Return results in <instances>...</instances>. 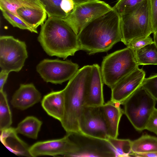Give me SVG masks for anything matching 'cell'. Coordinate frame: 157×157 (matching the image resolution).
Returning <instances> with one entry per match:
<instances>
[{"mask_svg": "<svg viewBox=\"0 0 157 157\" xmlns=\"http://www.w3.org/2000/svg\"><path fill=\"white\" fill-rule=\"evenodd\" d=\"M79 127L80 132L85 135L106 140L109 137L100 106H84Z\"/></svg>", "mask_w": 157, "mask_h": 157, "instance_id": "8fae6325", "label": "cell"}, {"mask_svg": "<svg viewBox=\"0 0 157 157\" xmlns=\"http://www.w3.org/2000/svg\"><path fill=\"white\" fill-rule=\"evenodd\" d=\"M112 8L104 2L96 0L76 5L71 13L62 19L78 35L90 21Z\"/></svg>", "mask_w": 157, "mask_h": 157, "instance_id": "30bf717a", "label": "cell"}, {"mask_svg": "<svg viewBox=\"0 0 157 157\" xmlns=\"http://www.w3.org/2000/svg\"><path fill=\"white\" fill-rule=\"evenodd\" d=\"M103 83L101 67L97 64H93L85 95V106H99L104 104Z\"/></svg>", "mask_w": 157, "mask_h": 157, "instance_id": "5bb4252c", "label": "cell"}, {"mask_svg": "<svg viewBox=\"0 0 157 157\" xmlns=\"http://www.w3.org/2000/svg\"><path fill=\"white\" fill-rule=\"evenodd\" d=\"M44 6L48 17H54L63 19L67 15L62 10L63 0H39Z\"/></svg>", "mask_w": 157, "mask_h": 157, "instance_id": "484cf974", "label": "cell"}, {"mask_svg": "<svg viewBox=\"0 0 157 157\" xmlns=\"http://www.w3.org/2000/svg\"><path fill=\"white\" fill-rule=\"evenodd\" d=\"M76 6L73 0H63L61 7L62 10L67 15L74 11Z\"/></svg>", "mask_w": 157, "mask_h": 157, "instance_id": "d6a6232c", "label": "cell"}, {"mask_svg": "<svg viewBox=\"0 0 157 157\" xmlns=\"http://www.w3.org/2000/svg\"><path fill=\"white\" fill-rule=\"evenodd\" d=\"M42 122L33 116L26 117L15 128L17 133L29 138L36 139L42 124Z\"/></svg>", "mask_w": 157, "mask_h": 157, "instance_id": "ffe728a7", "label": "cell"}, {"mask_svg": "<svg viewBox=\"0 0 157 157\" xmlns=\"http://www.w3.org/2000/svg\"><path fill=\"white\" fill-rule=\"evenodd\" d=\"M154 42L157 47V31L153 33Z\"/></svg>", "mask_w": 157, "mask_h": 157, "instance_id": "8d00e7d4", "label": "cell"}, {"mask_svg": "<svg viewBox=\"0 0 157 157\" xmlns=\"http://www.w3.org/2000/svg\"><path fill=\"white\" fill-rule=\"evenodd\" d=\"M96 0H73L76 5H80Z\"/></svg>", "mask_w": 157, "mask_h": 157, "instance_id": "d590c367", "label": "cell"}, {"mask_svg": "<svg viewBox=\"0 0 157 157\" xmlns=\"http://www.w3.org/2000/svg\"><path fill=\"white\" fill-rule=\"evenodd\" d=\"M145 129L157 135V109L155 108L151 115Z\"/></svg>", "mask_w": 157, "mask_h": 157, "instance_id": "4dcf8cb0", "label": "cell"}, {"mask_svg": "<svg viewBox=\"0 0 157 157\" xmlns=\"http://www.w3.org/2000/svg\"><path fill=\"white\" fill-rule=\"evenodd\" d=\"M141 86L157 101V74L145 78Z\"/></svg>", "mask_w": 157, "mask_h": 157, "instance_id": "f1b7e54d", "label": "cell"}, {"mask_svg": "<svg viewBox=\"0 0 157 157\" xmlns=\"http://www.w3.org/2000/svg\"><path fill=\"white\" fill-rule=\"evenodd\" d=\"M144 0H118L115 5L112 8L120 15Z\"/></svg>", "mask_w": 157, "mask_h": 157, "instance_id": "83f0119b", "label": "cell"}, {"mask_svg": "<svg viewBox=\"0 0 157 157\" xmlns=\"http://www.w3.org/2000/svg\"><path fill=\"white\" fill-rule=\"evenodd\" d=\"M26 7L45 10L39 0H0L1 10L7 11L19 18L17 10L19 8Z\"/></svg>", "mask_w": 157, "mask_h": 157, "instance_id": "44dd1931", "label": "cell"}, {"mask_svg": "<svg viewBox=\"0 0 157 157\" xmlns=\"http://www.w3.org/2000/svg\"><path fill=\"white\" fill-rule=\"evenodd\" d=\"M145 73L137 67L111 88L110 100L122 105L124 101L141 86Z\"/></svg>", "mask_w": 157, "mask_h": 157, "instance_id": "4fadbf2b", "label": "cell"}, {"mask_svg": "<svg viewBox=\"0 0 157 157\" xmlns=\"http://www.w3.org/2000/svg\"><path fill=\"white\" fill-rule=\"evenodd\" d=\"M78 149L76 145L67 134L61 139L37 142L29 147V151L31 157L60 155L70 157Z\"/></svg>", "mask_w": 157, "mask_h": 157, "instance_id": "7c38bea8", "label": "cell"}, {"mask_svg": "<svg viewBox=\"0 0 157 157\" xmlns=\"http://www.w3.org/2000/svg\"><path fill=\"white\" fill-rule=\"evenodd\" d=\"M15 128L10 127L1 131L2 143L12 152L16 155L31 157L29 147L17 136Z\"/></svg>", "mask_w": 157, "mask_h": 157, "instance_id": "ac0fdd59", "label": "cell"}, {"mask_svg": "<svg viewBox=\"0 0 157 157\" xmlns=\"http://www.w3.org/2000/svg\"><path fill=\"white\" fill-rule=\"evenodd\" d=\"M28 57L25 42L11 36L0 37V67L9 73L19 71Z\"/></svg>", "mask_w": 157, "mask_h": 157, "instance_id": "52a82bcc", "label": "cell"}, {"mask_svg": "<svg viewBox=\"0 0 157 157\" xmlns=\"http://www.w3.org/2000/svg\"><path fill=\"white\" fill-rule=\"evenodd\" d=\"M107 140L113 149L116 154V157L133 156L134 153L131 148L132 141L130 140L109 137Z\"/></svg>", "mask_w": 157, "mask_h": 157, "instance_id": "d4e9b609", "label": "cell"}, {"mask_svg": "<svg viewBox=\"0 0 157 157\" xmlns=\"http://www.w3.org/2000/svg\"><path fill=\"white\" fill-rule=\"evenodd\" d=\"M12 123L11 112L6 93L0 91V130L1 131L10 127Z\"/></svg>", "mask_w": 157, "mask_h": 157, "instance_id": "cb8c5ba5", "label": "cell"}, {"mask_svg": "<svg viewBox=\"0 0 157 157\" xmlns=\"http://www.w3.org/2000/svg\"><path fill=\"white\" fill-rule=\"evenodd\" d=\"M120 16L121 41L125 45L133 39L152 33L150 0H145Z\"/></svg>", "mask_w": 157, "mask_h": 157, "instance_id": "277c9868", "label": "cell"}, {"mask_svg": "<svg viewBox=\"0 0 157 157\" xmlns=\"http://www.w3.org/2000/svg\"><path fill=\"white\" fill-rule=\"evenodd\" d=\"M132 150L134 154L157 151V137L148 134L142 135L132 141Z\"/></svg>", "mask_w": 157, "mask_h": 157, "instance_id": "7402d4cb", "label": "cell"}, {"mask_svg": "<svg viewBox=\"0 0 157 157\" xmlns=\"http://www.w3.org/2000/svg\"><path fill=\"white\" fill-rule=\"evenodd\" d=\"M91 68L92 65H87L79 69L63 90L65 108L64 115L60 122L67 134L80 132L79 120L85 106Z\"/></svg>", "mask_w": 157, "mask_h": 157, "instance_id": "3957f363", "label": "cell"}, {"mask_svg": "<svg viewBox=\"0 0 157 157\" xmlns=\"http://www.w3.org/2000/svg\"><path fill=\"white\" fill-rule=\"evenodd\" d=\"M77 146V151L70 157H116L107 140L84 134L80 132L67 134Z\"/></svg>", "mask_w": 157, "mask_h": 157, "instance_id": "9c48e42d", "label": "cell"}, {"mask_svg": "<svg viewBox=\"0 0 157 157\" xmlns=\"http://www.w3.org/2000/svg\"><path fill=\"white\" fill-rule=\"evenodd\" d=\"M133 156L136 157H157V151L146 153L134 154Z\"/></svg>", "mask_w": 157, "mask_h": 157, "instance_id": "e575fe53", "label": "cell"}, {"mask_svg": "<svg viewBox=\"0 0 157 157\" xmlns=\"http://www.w3.org/2000/svg\"><path fill=\"white\" fill-rule=\"evenodd\" d=\"M50 56L66 59L80 50L78 35L62 19L49 17L41 25L37 38Z\"/></svg>", "mask_w": 157, "mask_h": 157, "instance_id": "7a4b0ae2", "label": "cell"}, {"mask_svg": "<svg viewBox=\"0 0 157 157\" xmlns=\"http://www.w3.org/2000/svg\"><path fill=\"white\" fill-rule=\"evenodd\" d=\"M78 37L80 50L89 55L107 52L121 41L120 15L112 8L86 24Z\"/></svg>", "mask_w": 157, "mask_h": 157, "instance_id": "6da1fadb", "label": "cell"}, {"mask_svg": "<svg viewBox=\"0 0 157 157\" xmlns=\"http://www.w3.org/2000/svg\"><path fill=\"white\" fill-rule=\"evenodd\" d=\"M17 12L19 18L37 32V27L44 23L47 15L44 9L28 7L19 8Z\"/></svg>", "mask_w": 157, "mask_h": 157, "instance_id": "d6986e66", "label": "cell"}, {"mask_svg": "<svg viewBox=\"0 0 157 157\" xmlns=\"http://www.w3.org/2000/svg\"><path fill=\"white\" fill-rule=\"evenodd\" d=\"M154 42L152 38L149 35L133 39L129 41L126 45L127 47L135 51Z\"/></svg>", "mask_w": 157, "mask_h": 157, "instance_id": "f546056e", "label": "cell"}, {"mask_svg": "<svg viewBox=\"0 0 157 157\" xmlns=\"http://www.w3.org/2000/svg\"><path fill=\"white\" fill-rule=\"evenodd\" d=\"M79 66L70 60L44 59L37 65L36 70L47 82L61 84L70 80L78 70Z\"/></svg>", "mask_w": 157, "mask_h": 157, "instance_id": "ba28073f", "label": "cell"}, {"mask_svg": "<svg viewBox=\"0 0 157 157\" xmlns=\"http://www.w3.org/2000/svg\"><path fill=\"white\" fill-rule=\"evenodd\" d=\"M138 66L134 50L128 47L109 54L101 67L103 83L111 88Z\"/></svg>", "mask_w": 157, "mask_h": 157, "instance_id": "5b68a950", "label": "cell"}, {"mask_svg": "<svg viewBox=\"0 0 157 157\" xmlns=\"http://www.w3.org/2000/svg\"><path fill=\"white\" fill-rule=\"evenodd\" d=\"M134 51L139 65H157V47L154 42Z\"/></svg>", "mask_w": 157, "mask_h": 157, "instance_id": "603a6c76", "label": "cell"}, {"mask_svg": "<svg viewBox=\"0 0 157 157\" xmlns=\"http://www.w3.org/2000/svg\"><path fill=\"white\" fill-rule=\"evenodd\" d=\"M41 98L40 93L33 83L21 84L13 95L11 103L13 107L23 110L39 102Z\"/></svg>", "mask_w": 157, "mask_h": 157, "instance_id": "9a60e30c", "label": "cell"}, {"mask_svg": "<svg viewBox=\"0 0 157 157\" xmlns=\"http://www.w3.org/2000/svg\"><path fill=\"white\" fill-rule=\"evenodd\" d=\"M1 11L4 18L14 27L22 29L27 30L31 32L38 33V32L34 30L20 19L10 12L5 10H1Z\"/></svg>", "mask_w": 157, "mask_h": 157, "instance_id": "4316f807", "label": "cell"}, {"mask_svg": "<svg viewBox=\"0 0 157 157\" xmlns=\"http://www.w3.org/2000/svg\"><path fill=\"white\" fill-rule=\"evenodd\" d=\"M9 73L1 70L0 73V91L3 90L4 86L6 82Z\"/></svg>", "mask_w": 157, "mask_h": 157, "instance_id": "836d02e7", "label": "cell"}, {"mask_svg": "<svg viewBox=\"0 0 157 157\" xmlns=\"http://www.w3.org/2000/svg\"><path fill=\"white\" fill-rule=\"evenodd\" d=\"M152 33L157 31V0H150Z\"/></svg>", "mask_w": 157, "mask_h": 157, "instance_id": "1f68e13d", "label": "cell"}, {"mask_svg": "<svg viewBox=\"0 0 157 157\" xmlns=\"http://www.w3.org/2000/svg\"><path fill=\"white\" fill-rule=\"evenodd\" d=\"M156 100L142 86L136 90L122 105L123 113L137 131L145 129L154 111Z\"/></svg>", "mask_w": 157, "mask_h": 157, "instance_id": "8992f818", "label": "cell"}, {"mask_svg": "<svg viewBox=\"0 0 157 157\" xmlns=\"http://www.w3.org/2000/svg\"><path fill=\"white\" fill-rule=\"evenodd\" d=\"M41 105L49 116L60 122L64 114L65 101L63 90L52 91L45 95Z\"/></svg>", "mask_w": 157, "mask_h": 157, "instance_id": "e0dca14e", "label": "cell"}, {"mask_svg": "<svg viewBox=\"0 0 157 157\" xmlns=\"http://www.w3.org/2000/svg\"><path fill=\"white\" fill-rule=\"evenodd\" d=\"M121 105L110 100L100 106L109 137L117 138L118 135L119 122L123 113Z\"/></svg>", "mask_w": 157, "mask_h": 157, "instance_id": "2e32d148", "label": "cell"}]
</instances>
